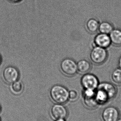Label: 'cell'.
Segmentation results:
<instances>
[{"label": "cell", "instance_id": "obj_9", "mask_svg": "<svg viewBox=\"0 0 121 121\" xmlns=\"http://www.w3.org/2000/svg\"><path fill=\"white\" fill-rule=\"evenodd\" d=\"M97 89L103 90L108 95L110 99L116 96L117 89L114 84L108 82H103L99 83Z\"/></svg>", "mask_w": 121, "mask_h": 121}, {"label": "cell", "instance_id": "obj_23", "mask_svg": "<svg viewBox=\"0 0 121 121\" xmlns=\"http://www.w3.org/2000/svg\"><path fill=\"white\" fill-rule=\"evenodd\" d=\"M1 109L0 106V112Z\"/></svg>", "mask_w": 121, "mask_h": 121}, {"label": "cell", "instance_id": "obj_6", "mask_svg": "<svg viewBox=\"0 0 121 121\" xmlns=\"http://www.w3.org/2000/svg\"><path fill=\"white\" fill-rule=\"evenodd\" d=\"M120 114L118 109L114 107H106L102 112L103 121H117L119 118Z\"/></svg>", "mask_w": 121, "mask_h": 121}, {"label": "cell", "instance_id": "obj_12", "mask_svg": "<svg viewBox=\"0 0 121 121\" xmlns=\"http://www.w3.org/2000/svg\"><path fill=\"white\" fill-rule=\"evenodd\" d=\"M95 97L99 104H104L110 99L106 92L99 89H97L96 90Z\"/></svg>", "mask_w": 121, "mask_h": 121}, {"label": "cell", "instance_id": "obj_18", "mask_svg": "<svg viewBox=\"0 0 121 121\" xmlns=\"http://www.w3.org/2000/svg\"><path fill=\"white\" fill-rule=\"evenodd\" d=\"M79 97L78 92L75 90H72L69 92V100L72 101H76Z\"/></svg>", "mask_w": 121, "mask_h": 121}, {"label": "cell", "instance_id": "obj_11", "mask_svg": "<svg viewBox=\"0 0 121 121\" xmlns=\"http://www.w3.org/2000/svg\"><path fill=\"white\" fill-rule=\"evenodd\" d=\"M112 44L116 47L121 46V30L114 29L109 35Z\"/></svg>", "mask_w": 121, "mask_h": 121}, {"label": "cell", "instance_id": "obj_5", "mask_svg": "<svg viewBox=\"0 0 121 121\" xmlns=\"http://www.w3.org/2000/svg\"><path fill=\"white\" fill-rule=\"evenodd\" d=\"M50 114L54 120L59 119H65L67 117L68 111L66 107L63 104H55L50 109Z\"/></svg>", "mask_w": 121, "mask_h": 121}, {"label": "cell", "instance_id": "obj_22", "mask_svg": "<svg viewBox=\"0 0 121 121\" xmlns=\"http://www.w3.org/2000/svg\"><path fill=\"white\" fill-rule=\"evenodd\" d=\"M117 121H121V119L119 118Z\"/></svg>", "mask_w": 121, "mask_h": 121}, {"label": "cell", "instance_id": "obj_15", "mask_svg": "<svg viewBox=\"0 0 121 121\" xmlns=\"http://www.w3.org/2000/svg\"><path fill=\"white\" fill-rule=\"evenodd\" d=\"M111 79L116 85H121V69L119 68L113 70L111 75Z\"/></svg>", "mask_w": 121, "mask_h": 121}, {"label": "cell", "instance_id": "obj_13", "mask_svg": "<svg viewBox=\"0 0 121 121\" xmlns=\"http://www.w3.org/2000/svg\"><path fill=\"white\" fill-rule=\"evenodd\" d=\"M99 25L97 20L94 18H91L87 21L86 23V28L90 33H95L99 30Z\"/></svg>", "mask_w": 121, "mask_h": 121}, {"label": "cell", "instance_id": "obj_7", "mask_svg": "<svg viewBox=\"0 0 121 121\" xmlns=\"http://www.w3.org/2000/svg\"><path fill=\"white\" fill-rule=\"evenodd\" d=\"M111 44L109 35L99 33L94 37L93 47L97 46L107 49Z\"/></svg>", "mask_w": 121, "mask_h": 121}, {"label": "cell", "instance_id": "obj_16", "mask_svg": "<svg viewBox=\"0 0 121 121\" xmlns=\"http://www.w3.org/2000/svg\"><path fill=\"white\" fill-rule=\"evenodd\" d=\"M83 99L85 105L89 109L95 108L99 105L95 96L92 97H83Z\"/></svg>", "mask_w": 121, "mask_h": 121}, {"label": "cell", "instance_id": "obj_25", "mask_svg": "<svg viewBox=\"0 0 121 121\" xmlns=\"http://www.w3.org/2000/svg\"><path fill=\"white\" fill-rule=\"evenodd\" d=\"M0 121H1V119H0Z\"/></svg>", "mask_w": 121, "mask_h": 121}, {"label": "cell", "instance_id": "obj_19", "mask_svg": "<svg viewBox=\"0 0 121 121\" xmlns=\"http://www.w3.org/2000/svg\"><path fill=\"white\" fill-rule=\"evenodd\" d=\"M118 65L119 68L121 69V56L119 59L118 62Z\"/></svg>", "mask_w": 121, "mask_h": 121}, {"label": "cell", "instance_id": "obj_1", "mask_svg": "<svg viewBox=\"0 0 121 121\" xmlns=\"http://www.w3.org/2000/svg\"><path fill=\"white\" fill-rule=\"evenodd\" d=\"M50 97L55 104H64L69 100V91L61 85H56L50 89Z\"/></svg>", "mask_w": 121, "mask_h": 121}, {"label": "cell", "instance_id": "obj_2", "mask_svg": "<svg viewBox=\"0 0 121 121\" xmlns=\"http://www.w3.org/2000/svg\"><path fill=\"white\" fill-rule=\"evenodd\" d=\"M108 57V53L106 49L97 46L93 47L90 54L91 61L97 65L104 63L107 60Z\"/></svg>", "mask_w": 121, "mask_h": 121}, {"label": "cell", "instance_id": "obj_8", "mask_svg": "<svg viewBox=\"0 0 121 121\" xmlns=\"http://www.w3.org/2000/svg\"><path fill=\"white\" fill-rule=\"evenodd\" d=\"M3 76L6 82L11 84L17 81L19 77V73L15 68L10 66L4 69Z\"/></svg>", "mask_w": 121, "mask_h": 121}, {"label": "cell", "instance_id": "obj_10", "mask_svg": "<svg viewBox=\"0 0 121 121\" xmlns=\"http://www.w3.org/2000/svg\"><path fill=\"white\" fill-rule=\"evenodd\" d=\"M77 71L81 74L89 73L92 69L91 62L86 60H81L77 63Z\"/></svg>", "mask_w": 121, "mask_h": 121}, {"label": "cell", "instance_id": "obj_20", "mask_svg": "<svg viewBox=\"0 0 121 121\" xmlns=\"http://www.w3.org/2000/svg\"><path fill=\"white\" fill-rule=\"evenodd\" d=\"M9 0L13 3H18V2H20L22 0Z\"/></svg>", "mask_w": 121, "mask_h": 121}, {"label": "cell", "instance_id": "obj_3", "mask_svg": "<svg viewBox=\"0 0 121 121\" xmlns=\"http://www.w3.org/2000/svg\"><path fill=\"white\" fill-rule=\"evenodd\" d=\"M81 84L84 89H97L99 82L97 77L91 73L84 74L81 79Z\"/></svg>", "mask_w": 121, "mask_h": 121}, {"label": "cell", "instance_id": "obj_17", "mask_svg": "<svg viewBox=\"0 0 121 121\" xmlns=\"http://www.w3.org/2000/svg\"><path fill=\"white\" fill-rule=\"evenodd\" d=\"M11 90L12 92L15 94H20L23 90V86L22 83L18 81H16L13 83L11 86Z\"/></svg>", "mask_w": 121, "mask_h": 121}, {"label": "cell", "instance_id": "obj_21", "mask_svg": "<svg viewBox=\"0 0 121 121\" xmlns=\"http://www.w3.org/2000/svg\"><path fill=\"white\" fill-rule=\"evenodd\" d=\"M55 121H66L65 119H56Z\"/></svg>", "mask_w": 121, "mask_h": 121}, {"label": "cell", "instance_id": "obj_4", "mask_svg": "<svg viewBox=\"0 0 121 121\" xmlns=\"http://www.w3.org/2000/svg\"><path fill=\"white\" fill-rule=\"evenodd\" d=\"M60 67L63 72L67 76H74L78 72L77 63L72 59L67 58L63 60Z\"/></svg>", "mask_w": 121, "mask_h": 121}, {"label": "cell", "instance_id": "obj_24", "mask_svg": "<svg viewBox=\"0 0 121 121\" xmlns=\"http://www.w3.org/2000/svg\"><path fill=\"white\" fill-rule=\"evenodd\" d=\"M0 61H1V58H0Z\"/></svg>", "mask_w": 121, "mask_h": 121}, {"label": "cell", "instance_id": "obj_14", "mask_svg": "<svg viewBox=\"0 0 121 121\" xmlns=\"http://www.w3.org/2000/svg\"><path fill=\"white\" fill-rule=\"evenodd\" d=\"M114 29L113 26L111 23L104 21L99 23L98 30L100 33L109 35Z\"/></svg>", "mask_w": 121, "mask_h": 121}]
</instances>
